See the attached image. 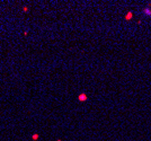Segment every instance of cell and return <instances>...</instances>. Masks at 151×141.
Masks as SVG:
<instances>
[{"mask_svg":"<svg viewBox=\"0 0 151 141\" xmlns=\"http://www.w3.org/2000/svg\"><path fill=\"white\" fill-rule=\"evenodd\" d=\"M80 99H86V95H81L80 96Z\"/></svg>","mask_w":151,"mask_h":141,"instance_id":"cell-1","label":"cell"},{"mask_svg":"<svg viewBox=\"0 0 151 141\" xmlns=\"http://www.w3.org/2000/svg\"><path fill=\"white\" fill-rule=\"evenodd\" d=\"M37 138H38V136H37V134H35V136H33V139H34V140H36Z\"/></svg>","mask_w":151,"mask_h":141,"instance_id":"cell-2","label":"cell"}]
</instances>
